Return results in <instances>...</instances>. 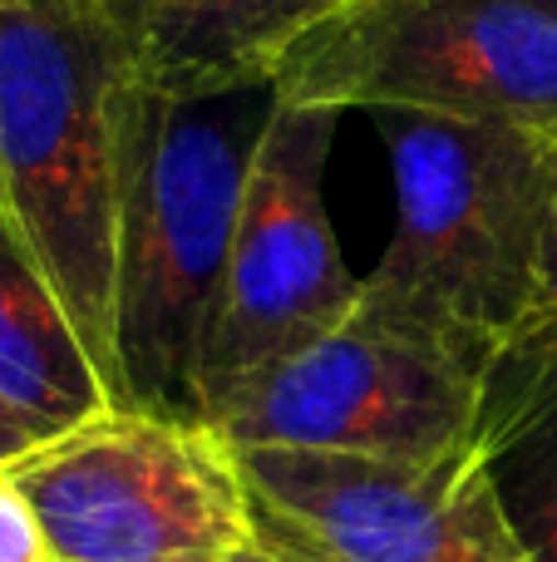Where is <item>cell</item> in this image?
<instances>
[{"label":"cell","instance_id":"1","mask_svg":"<svg viewBox=\"0 0 557 562\" xmlns=\"http://www.w3.org/2000/svg\"><path fill=\"white\" fill-rule=\"evenodd\" d=\"M144 85L138 0H0V217L114 400L118 183Z\"/></svg>","mask_w":557,"mask_h":562},{"label":"cell","instance_id":"2","mask_svg":"<svg viewBox=\"0 0 557 562\" xmlns=\"http://www.w3.org/2000/svg\"><path fill=\"white\" fill-rule=\"evenodd\" d=\"M371 119L390 154L395 233L355 311L484 375L557 306L553 138L395 109Z\"/></svg>","mask_w":557,"mask_h":562},{"label":"cell","instance_id":"3","mask_svg":"<svg viewBox=\"0 0 557 562\" xmlns=\"http://www.w3.org/2000/svg\"><path fill=\"white\" fill-rule=\"evenodd\" d=\"M276 85L173 94L148 79L118 183L114 350L124 409L203 425V346Z\"/></svg>","mask_w":557,"mask_h":562},{"label":"cell","instance_id":"4","mask_svg":"<svg viewBox=\"0 0 557 562\" xmlns=\"http://www.w3.org/2000/svg\"><path fill=\"white\" fill-rule=\"evenodd\" d=\"M336 114H440L557 138V10L543 0H345L272 75Z\"/></svg>","mask_w":557,"mask_h":562},{"label":"cell","instance_id":"5","mask_svg":"<svg viewBox=\"0 0 557 562\" xmlns=\"http://www.w3.org/2000/svg\"><path fill=\"white\" fill-rule=\"evenodd\" d=\"M55 562H237L257 498L207 425L109 409L10 459Z\"/></svg>","mask_w":557,"mask_h":562},{"label":"cell","instance_id":"6","mask_svg":"<svg viewBox=\"0 0 557 562\" xmlns=\"http://www.w3.org/2000/svg\"><path fill=\"white\" fill-rule=\"evenodd\" d=\"M336 128V109L296 104H276L266 124L203 346V425L232 385L326 340L361 306L365 277L341 262L326 213Z\"/></svg>","mask_w":557,"mask_h":562},{"label":"cell","instance_id":"7","mask_svg":"<svg viewBox=\"0 0 557 562\" xmlns=\"http://www.w3.org/2000/svg\"><path fill=\"white\" fill-rule=\"evenodd\" d=\"M474 419L479 370L361 311L207 409V429L232 449L365 459H444L474 439Z\"/></svg>","mask_w":557,"mask_h":562},{"label":"cell","instance_id":"8","mask_svg":"<svg viewBox=\"0 0 557 562\" xmlns=\"http://www.w3.org/2000/svg\"><path fill=\"white\" fill-rule=\"evenodd\" d=\"M252 498L341 562H533L474 445L444 459L237 449Z\"/></svg>","mask_w":557,"mask_h":562},{"label":"cell","instance_id":"9","mask_svg":"<svg viewBox=\"0 0 557 562\" xmlns=\"http://www.w3.org/2000/svg\"><path fill=\"white\" fill-rule=\"evenodd\" d=\"M474 454L533 562H557V306L479 375Z\"/></svg>","mask_w":557,"mask_h":562},{"label":"cell","instance_id":"10","mask_svg":"<svg viewBox=\"0 0 557 562\" xmlns=\"http://www.w3.org/2000/svg\"><path fill=\"white\" fill-rule=\"evenodd\" d=\"M118 409L69 311L0 217V415L45 445Z\"/></svg>","mask_w":557,"mask_h":562},{"label":"cell","instance_id":"11","mask_svg":"<svg viewBox=\"0 0 557 562\" xmlns=\"http://www.w3.org/2000/svg\"><path fill=\"white\" fill-rule=\"evenodd\" d=\"M345 0H138L148 79L173 94L272 85L282 55Z\"/></svg>","mask_w":557,"mask_h":562},{"label":"cell","instance_id":"12","mask_svg":"<svg viewBox=\"0 0 557 562\" xmlns=\"http://www.w3.org/2000/svg\"><path fill=\"white\" fill-rule=\"evenodd\" d=\"M0 562H55L35 504L5 464H0Z\"/></svg>","mask_w":557,"mask_h":562},{"label":"cell","instance_id":"13","mask_svg":"<svg viewBox=\"0 0 557 562\" xmlns=\"http://www.w3.org/2000/svg\"><path fill=\"white\" fill-rule=\"evenodd\" d=\"M257 548H262L266 562H341V558L326 553V548H316L311 538H302L292 524L266 514L262 504H257Z\"/></svg>","mask_w":557,"mask_h":562},{"label":"cell","instance_id":"14","mask_svg":"<svg viewBox=\"0 0 557 562\" xmlns=\"http://www.w3.org/2000/svg\"><path fill=\"white\" fill-rule=\"evenodd\" d=\"M25 449H35V445H30V439L20 435V429L10 425L5 415H0V464H10V459H20V454H25Z\"/></svg>","mask_w":557,"mask_h":562},{"label":"cell","instance_id":"15","mask_svg":"<svg viewBox=\"0 0 557 562\" xmlns=\"http://www.w3.org/2000/svg\"><path fill=\"white\" fill-rule=\"evenodd\" d=\"M553 233H557V138H553Z\"/></svg>","mask_w":557,"mask_h":562},{"label":"cell","instance_id":"16","mask_svg":"<svg viewBox=\"0 0 557 562\" xmlns=\"http://www.w3.org/2000/svg\"><path fill=\"white\" fill-rule=\"evenodd\" d=\"M237 562H266V558H262V548H252V553H242Z\"/></svg>","mask_w":557,"mask_h":562},{"label":"cell","instance_id":"17","mask_svg":"<svg viewBox=\"0 0 557 562\" xmlns=\"http://www.w3.org/2000/svg\"><path fill=\"white\" fill-rule=\"evenodd\" d=\"M543 5H553V10H557V0H543Z\"/></svg>","mask_w":557,"mask_h":562}]
</instances>
